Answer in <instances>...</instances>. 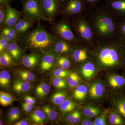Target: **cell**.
I'll list each match as a JSON object with an SVG mask.
<instances>
[{
	"label": "cell",
	"mask_w": 125,
	"mask_h": 125,
	"mask_svg": "<svg viewBox=\"0 0 125 125\" xmlns=\"http://www.w3.org/2000/svg\"><path fill=\"white\" fill-rule=\"evenodd\" d=\"M85 14L96 42H105L119 39L118 22L105 5L97 6Z\"/></svg>",
	"instance_id": "obj_1"
},
{
	"label": "cell",
	"mask_w": 125,
	"mask_h": 125,
	"mask_svg": "<svg viewBox=\"0 0 125 125\" xmlns=\"http://www.w3.org/2000/svg\"><path fill=\"white\" fill-rule=\"evenodd\" d=\"M90 48L93 59L100 66L125 68V58L120 39L96 42Z\"/></svg>",
	"instance_id": "obj_2"
},
{
	"label": "cell",
	"mask_w": 125,
	"mask_h": 125,
	"mask_svg": "<svg viewBox=\"0 0 125 125\" xmlns=\"http://www.w3.org/2000/svg\"><path fill=\"white\" fill-rule=\"evenodd\" d=\"M21 37L20 40H22L27 47L43 52L52 49L55 36L46 31L39 21L36 28Z\"/></svg>",
	"instance_id": "obj_3"
},
{
	"label": "cell",
	"mask_w": 125,
	"mask_h": 125,
	"mask_svg": "<svg viewBox=\"0 0 125 125\" xmlns=\"http://www.w3.org/2000/svg\"><path fill=\"white\" fill-rule=\"evenodd\" d=\"M70 25L81 43L88 48L96 42L92 28L85 13L79 14L69 19Z\"/></svg>",
	"instance_id": "obj_4"
},
{
	"label": "cell",
	"mask_w": 125,
	"mask_h": 125,
	"mask_svg": "<svg viewBox=\"0 0 125 125\" xmlns=\"http://www.w3.org/2000/svg\"><path fill=\"white\" fill-rule=\"evenodd\" d=\"M52 29L56 37L65 40L73 45L81 44L71 29L69 19L63 17L59 22L53 25Z\"/></svg>",
	"instance_id": "obj_5"
},
{
	"label": "cell",
	"mask_w": 125,
	"mask_h": 125,
	"mask_svg": "<svg viewBox=\"0 0 125 125\" xmlns=\"http://www.w3.org/2000/svg\"><path fill=\"white\" fill-rule=\"evenodd\" d=\"M23 18L33 23L45 21L42 10L41 0H21Z\"/></svg>",
	"instance_id": "obj_6"
},
{
	"label": "cell",
	"mask_w": 125,
	"mask_h": 125,
	"mask_svg": "<svg viewBox=\"0 0 125 125\" xmlns=\"http://www.w3.org/2000/svg\"><path fill=\"white\" fill-rule=\"evenodd\" d=\"M61 13L64 17L69 19L79 14L86 13L88 11L84 0H64L62 5Z\"/></svg>",
	"instance_id": "obj_7"
},
{
	"label": "cell",
	"mask_w": 125,
	"mask_h": 125,
	"mask_svg": "<svg viewBox=\"0 0 125 125\" xmlns=\"http://www.w3.org/2000/svg\"><path fill=\"white\" fill-rule=\"evenodd\" d=\"M42 10L45 21L52 23L61 13L62 5L58 0H41Z\"/></svg>",
	"instance_id": "obj_8"
},
{
	"label": "cell",
	"mask_w": 125,
	"mask_h": 125,
	"mask_svg": "<svg viewBox=\"0 0 125 125\" xmlns=\"http://www.w3.org/2000/svg\"><path fill=\"white\" fill-rule=\"evenodd\" d=\"M117 21L125 20V0H105V4Z\"/></svg>",
	"instance_id": "obj_9"
},
{
	"label": "cell",
	"mask_w": 125,
	"mask_h": 125,
	"mask_svg": "<svg viewBox=\"0 0 125 125\" xmlns=\"http://www.w3.org/2000/svg\"><path fill=\"white\" fill-rule=\"evenodd\" d=\"M20 19V12L9 4L6 7L5 16L1 29L5 27H14Z\"/></svg>",
	"instance_id": "obj_10"
},
{
	"label": "cell",
	"mask_w": 125,
	"mask_h": 125,
	"mask_svg": "<svg viewBox=\"0 0 125 125\" xmlns=\"http://www.w3.org/2000/svg\"><path fill=\"white\" fill-rule=\"evenodd\" d=\"M56 53L52 49L43 52L39 64L41 69L46 71L52 69L57 59Z\"/></svg>",
	"instance_id": "obj_11"
},
{
	"label": "cell",
	"mask_w": 125,
	"mask_h": 125,
	"mask_svg": "<svg viewBox=\"0 0 125 125\" xmlns=\"http://www.w3.org/2000/svg\"><path fill=\"white\" fill-rule=\"evenodd\" d=\"M73 45L55 36L52 49L57 54H67L71 52Z\"/></svg>",
	"instance_id": "obj_12"
},
{
	"label": "cell",
	"mask_w": 125,
	"mask_h": 125,
	"mask_svg": "<svg viewBox=\"0 0 125 125\" xmlns=\"http://www.w3.org/2000/svg\"><path fill=\"white\" fill-rule=\"evenodd\" d=\"M75 49L73 50L72 58L75 62H83L89 58V48L82 44L76 45Z\"/></svg>",
	"instance_id": "obj_13"
},
{
	"label": "cell",
	"mask_w": 125,
	"mask_h": 125,
	"mask_svg": "<svg viewBox=\"0 0 125 125\" xmlns=\"http://www.w3.org/2000/svg\"><path fill=\"white\" fill-rule=\"evenodd\" d=\"M6 51L10 54L13 60H19L22 54V50L17 42H10L7 45Z\"/></svg>",
	"instance_id": "obj_14"
},
{
	"label": "cell",
	"mask_w": 125,
	"mask_h": 125,
	"mask_svg": "<svg viewBox=\"0 0 125 125\" xmlns=\"http://www.w3.org/2000/svg\"><path fill=\"white\" fill-rule=\"evenodd\" d=\"M32 23L24 18L21 19L14 28L19 35L21 37L28 32V31L32 26Z\"/></svg>",
	"instance_id": "obj_15"
},
{
	"label": "cell",
	"mask_w": 125,
	"mask_h": 125,
	"mask_svg": "<svg viewBox=\"0 0 125 125\" xmlns=\"http://www.w3.org/2000/svg\"><path fill=\"white\" fill-rule=\"evenodd\" d=\"M108 80L109 85L114 88L122 89L125 87V76L112 75L109 76Z\"/></svg>",
	"instance_id": "obj_16"
},
{
	"label": "cell",
	"mask_w": 125,
	"mask_h": 125,
	"mask_svg": "<svg viewBox=\"0 0 125 125\" xmlns=\"http://www.w3.org/2000/svg\"><path fill=\"white\" fill-rule=\"evenodd\" d=\"M31 87L30 83L22 80L16 79L14 81L12 88L16 93H22L28 92Z\"/></svg>",
	"instance_id": "obj_17"
},
{
	"label": "cell",
	"mask_w": 125,
	"mask_h": 125,
	"mask_svg": "<svg viewBox=\"0 0 125 125\" xmlns=\"http://www.w3.org/2000/svg\"><path fill=\"white\" fill-rule=\"evenodd\" d=\"M104 90L103 85L101 83H93L90 87L89 92L90 96L93 98H99L102 96Z\"/></svg>",
	"instance_id": "obj_18"
},
{
	"label": "cell",
	"mask_w": 125,
	"mask_h": 125,
	"mask_svg": "<svg viewBox=\"0 0 125 125\" xmlns=\"http://www.w3.org/2000/svg\"><path fill=\"white\" fill-rule=\"evenodd\" d=\"M39 60V57L37 54L33 53L25 55L22 59L23 64L26 67L31 68L36 66Z\"/></svg>",
	"instance_id": "obj_19"
},
{
	"label": "cell",
	"mask_w": 125,
	"mask_h": 125,
	"mask_svg": "<svg viewBox=\"0 0 125 125\" xmlns=\"http://www.w3.org/2000/svg\"><path fill=\"white\" fill-rule=\"evenodd\" d=\"M51 87L49 84L42 82L39 84L35 90V94L39 98H44L50 92Z\"/></svg>",
	"instance_id": "obj_20"
},
{
	"label": "cell",
	"mask_w": 125,
	"mask_h": 125,
	"mask_svg": "<svg viewBox=\"0 0 125 125\" xmlns=\"http://www.w3.org/2000/svg\"><path fill=\"white\" fill-rule=\"evenodd\" d=\"M30 119L34 123L42 125L46 121V114L43 111L37 110L31 113L30 115Z\"/></svg>",
	"instance_id": "obj_21"
},
{
	"label": "cell",
	"mask_w": 125,
	"mask_h": 125,
	"mask_svg": "<svg viewBox=\"0 0 125 125\" xmlns=\"http://www.w3.org/2000/svg\"><path fill=\"white\" fill-rule=\"evenodd\" d=\"M95 67L92 62L88 61L84 63L81 68V73L84 77L86 78H91L95 71Z\"/></svg>",
	"instance_id": "obj_22"
},
{
	"label": "cell",
	"mask_w": 125,
	"mask_h": 125,
	"mask_svg": "<svg viewBox=\"0 0 125 125\" xmlns=\"http://www.w3.org/2000/svg\"><path fill=\"white\" fill-rule=\"evenodd\" d=\"M17 70V75L22 80L29 83H31L34 80L35 76L33 73L31 72L21 69Z\"/></svg>",
	"instance_id": "obj_23"
},
{
	"label": "cell",
	"mask_w": 125,
	"mask_h": 125,
	"mask_svg": "<svg viewBox=\"0 0 125 125\" xmlns=\"http://www.w3.org/2000/svg\"><path fill=\"white\" fill-rule=\"evenodd\" d=\"M88 89L85 85L81 84L78 85L73 92V97L75 99L82 100L87 95Z\"/></svg>",
	"instance_id": "obj_24"
},
{
	"label": "cell",
	"mask_w": 125,
	"mask_h": 125,
	"mask_svg": "<svg viewBox=\"0 0 125 125\" xmlns=\"http://www.w3.org/2000/svg\"><path fill=\"white\" fill-rule=\"evenodd\" d=\"M115 107L117 112L125 120V97L121 96L115 102Z\"/></svg>",
	"instance_id": "obj_25"
},
{
	"label": "cell",
	"mask_w": 125,
	"mask_h": 125,
	"mask_svg": "<svg viewBox=\"0 0 125 125\" xmlns=\"http://www.w3.org/2000/svg\"><path fill=\"white\" fill-rule=\"evenodd\" d=\"M15 99L10 94L5 92H0V104L3 106L10 105Z\"/></svg>",
	"instance_id": "obj_26"
},
{
	"label": "cell",
	"mask_w": 125,
	"mask_h": 125,
	"mask_svg": "<svg viewBox=\"0 0 125 125\" xmlns=\"http://www.w3.org/2000/svg\"><path fill=\"white\" fill-rule=\"evenodd\" d=\"M109 123L111 125H125V120L118 113H112L109 116Z\"/></svg>",
	"instance_id": "obj_27"
},
{
	"label": "cell",
	"mask_w": 125,
	"mask_h": 125,
	"mask_svg": "<svg viewBox=\"0 0 125 125\" xmlns=\"http://www.w3.org/2000/svg\"><path fill=\"white\" fill-rule=\"evenodd\" d=\"M76 107L75 104L69 99H65L60 105L61 111L63 113H67L73 111Z\"/></svg>",
	"instance_id": "obj_28"
},
{
	"label": "cell",
	"mask_w": 125,
	"mask_h": 125,
	"mask_svg": "<svg viewBox=\"0 0 125 125\" xmlns=\"http://www.w3.org/2000/svg\"><path fill=\"white\" fill-rule=\"evenodd\" d=\"M67 96L66 93L62 91L56 92L53 94L51 98L52 103L56 105H60Z\"/></svg>",
	"instance_id": "obj_29"
},
{
	"label": "cell",
	"mask_w": 125,
	"mask_h": 125,
	"mask_svg": "<svg viewBox=\"0 0 125 125\" xmlns=\"http://www.w3.org/2000/svg\"><path fill=\"white\" fill-rule=\"evenodd\" d=\"M0 53V64L1 65L7 66L14 63L13 58L7 51H4Z\"/></svg>",
	"instance_id": "obj_30"
},
{
	"label": "cell",
	"mask_w": 125,
	"mask_h": 125,
	"mask_svg": "<svg viewBox=\"0 0 125 125\" xmlns=\"http://www.w3.org/2000/svg\"><path fill=\"white\" fill-rule=\"evenodd\" d=\"M100 112V109L91 105L86 107L83 110V113L84 115L90 117H93L97 116Z\"/></svg>",
	"instance_id": "obj_31"
},
{
	"label": "cell",
	"mask_w": 125,
	"mask_h": 125,
	"mask_svg": "<svg viewBox=\"0 0 125 125\" xmlns=\"http://www.w3.org/2000/svg\"><path fill=\"white\" fill-rule=\"evenodd\" d=\"M81 78L78 74L75 72H73L68 76L67 82L71 88H74L77 86Z\"/></svg>",
	"instance_id": "obj_32"
},
{
	"label": "cell",
	"mask_w": 125,
	"mask_h": 125,
	"mask_svg": "<svg viewBox=\"0 0 125 125\" xmlns=\"http://www.w3.org/2000/svg\"><path fill=\"white\" fill-rule=\"evenodd\" d=\"M43 111L48 117L50 120H55L58 116L57 112L49 106H45L42 108Z\"/></svg>",
	"instance_id": "obj_33"
},
{
	"label": "cell",
	"mask_w": 125,
	"mask_h": 125,
	"mask_svg": "<svg viewBox=\"0 0 125 125\" xmlns=\"http://www.w3.org/2000/svg\"><path fill=\"white\" fill-rule=\"evenodd\" d=\"M10 75L9 72L3 70L0 73V84L2 87L9 85L10 80Z\"/></svg>",
	"instance_id": "obj_34"
},
{
	"label": "cell",
	"mask_w": 125,
	"mask_h": 125,
	"mask_svg": "<svg viewBox=\"0 0 125 125\" xmlns=\"http://www.w3.org/2000/svg\"><path fill=\"white\" fill-rule=\"evenodd\" d=\"M20 117V111L18 108H11L9 112L8 119L10 122H13L18 120Z\"/></svg>",
	"instance_id": "obj_35"
},
{
	"label": "cell",
	"mask_w": 125,
	"mask_h": 125,
	"mask_svg": "<svg viewBox=\"0 0 125 125\" xmlns=\"http://www.w3.org/2000/svg\"><path fill=\"white\" fill-rule=\"evenodd\" d=\"M57 64L66 70L69 68L71 62L69 59L67 57L64 56H60L57 58Z\"/></svg>",
	"instance_id": "obj_36"
},
{
	"label": "cell",
	"mask_w": 125,
	"mask_h": 125,
	"mask_svg": "<svg viewBox=\"0 0 125 125\" xmlns=\"http://www.w3.org/2000/svg\"><path fill=\"white\" fill-rule=\"evenodd\" d=\"M118 33L119 39L125 40V20L118 22Z\"/></svg>",
	"instance_id": "obj_37"
},
{
	"label": "cell",
	"mask_w": 125,
	"mask_h": 125,
	"mask_svg": "<svg viewBox=\"0 0 125 125\" xmlns=\"http://www.w3.org/2000/svg\"><path fill=\"white\" fill-rule=\"evenodd\" d=\"M52 83L54 87L59 89H62L66 88L67 83L62 78L56 77L53 79Z\"/></svg>",
	"instance_id": "obj_38"
},
{
	"label": "cell",
	"mask_w": 125,
	"mask_h": 125,
	"mask_svg": "<svg viewBox=\"0 0 125 125\" xmlns=\"http://www.w3.org/2000/svg\"><path fill=\"white\" fill-rule=\"evenodd\" d=\"M69 75V73L68 72L61 67L56 69L54 72V76L59 78H67Z\"/></svg>",
	"instance_id": "obj_39"
},
{
	"label": "cell",
	"mask_w": 125,
	"mask_h": 125,
	"mask_svg": "<svg viewBox=\"0 0 125 125\" xmlns=\"http://www.w3.org/2000/svg\"><path fill=\"white\" fill-rule=\"evenodd\" d=\"M86 3L88 11L98 6L103 0H84Z\"/></svg>",
	"instance_id": "obj_40"
},
{
	"label": "cell",
	"mask_w": 125,
	"mask_h": 125,
	"mask_svg": "<svg viewBox=\"0 0 125 125\" xmlns=\"http://www.w3.org/2000/svg\"><path fill=\"white\" fill-rule=\"evenodd\" d=\"M1 34L5 37L10 42H17L19 40V39L7 31L5 28L1 29Z\"/></svg>",
	"instance_id": "obj_41"
},
{
	"label": "cell",
	"mask_w": 125,
	"mask_h": 125,
	"mask_svg": "<svg viewBox=\"0 0 125 125\" xmlns=\"http://www.w3.org/2000/svg\"><path fill=\"white\" fill-rule=\"evenodd\" d=\"M10 41L3 35L0 34V52L1 53L6 50Z\"/></svg>",
	"instance_id": "obj_42"
},
{
	"label": "cell",
	"mask_w": 125,
	"mask_h": 125,
	"mask_svg": "<svg viewBox=\"0 0 125 125\" xmlns=\"http://www.w3.org/2000/svg\"><path fill=\"white\" fill-rule=\"evenodd\" d=\"M106 112L101 114L100 116L95 119L93 123L94 125H106Z\"/></svg>",
	"instance_id": "obj_43"
},
{
	"label": "cell",
	"mask_w": 125,
	"mask_h": 125,
	"mask_svg": "<svg viewBox=\"0 0 125 125\" xmlns=\"http://www.w3.org/2000/svg\"><path fill=\"white\" fill-rule=\"evenodd\" d=\"M6 11V7L0 6V29L2 27V24L4 20Z\"/></svg>",
	"instance_id": "obj_44"
},
{
	"label": "cell",
	"mask_w": 125,
	"mask_h": 125,
	"mask_svg": "<svg viewBox=\"0 0 125 125\" xmlns=\"http://www.w3.org/2000/svg\"><path fill=\"white\" fill-rule=\"evenodd\" d=\"M24 99L26 102L29 103L33 105L35 104L36 102V100L34 98L28 95H25L24 97Z\"/></svg>",
	"instance_id": "obj_45"
},
{
	"label": "cell",
	"mask_w": 125,
	"mask_h": 125,
	"mask_svg": "<svg viewBox=\"0 0 125 125\" xmlns=\"http://www.w3.org/2000/svg\"><path fill=\"white\" fill-rule=\"evenodd\" d=\"M67 119L71 123H76L75 120V112H73L67 116Z\"/></svg>",
	"instance_id": "obj_46"
},
{
	"label": "cell",
	"mask_w": 125,
	"mask_h": 125,
	"mask_svg": "<svg viewBox=\"0 0 125 125\" xmlns=\"http://www.w3.org/2000/svg\"><path fill=\"white\" fill-rule=\"evenodd\" d=\"M14 125H29V123L27 121L23 120L16 122L14 123Z\"/></svg>",
	"instance_id": "obj_47"
},
{
	"label": "cell",
	"mask_w": 125,
	"mask_h": 125,
	"mask_svg": "<svg viewBox=\"0 0 125 125\" xmlns=\"http://www.w3.org/2000/svg\"><path fill=\"white\" fill-rule=\"evenodd\" d=\"M9 4V0H0V6L6 7Z\"/></svg>",
	"instance_id": "obj_48"
},
{
	"label": "cell",
	"mask_w": 125,
	"mask_h": 125,
	"mask_svg": "<svg viewBox=\"0 0 125 125\" xmlns=\"http://www.w3.org/2000/svg\"><path fill=\"white\" fill-rule=\"evenodd\" d=\"M75 120L76 123H78L79 122L81 119V117L80 113L78 111H75Z\"/></svg>",
	"instance_id": "obj_49"
},
{
	"label": "cell",
	"mask_w": 125,
	"mask_h": 125,
	"mask_svg": "<svg viewBox=\"0 0 125 125\" xmlns=\"http://www.w3.org/2000/svg\"><path fill=\"white\" fill-rule=\"evenodd\" d=\"M81 125H93V123L92 121L88 119H85L81 122Z\"/></svg>",
	"instance_id": "obj_50"
},
{
	"label": "cell",
	"mask_w": 125,
	"mask_h": 125,
	"mask_svg": "<svg viewBox=\"0 0 125 125\" xmlns=\"http://www.w3.org/2000/svg\"><path fill=\"white\" fill-rule=\"evenodd\" d=\"M22 105L25 106L26 107H28V108L31 109V111L32 110L33 108V104H31L29 103L25 102L23 103L22 104Z\"/></svg>",
	"instance_id": "obj_51"
},
{
	"label": "cell",
	"mask_w": 125,
	"mask_h": 125,
	"mask_svg": "<svg viewBox=\"0 0 125 125\" xmlns=\"http://www.w3.org/2000/svg\"><path fill=\"white\" fill-rule=\"evenodd\" d=\"M121 41V42L122 45V49H123V54H124L125 58V40Z\"/></svg>",
	"instance_id": "obj_52"
},
{
	"label": "cell",
	"mask_w": 125,
	"mask_h": 125,
	"mask_svg": "<svg viewBox=\"0 0 125 125\" xmlns=\"http://www.w3.org/2000/svg\"><path fill=\"white\" fill-rule=\"evenodd\" d=\"M22 106L23 110L24 111H25L27 112H29L31 111V109L28 108V107H26L25 106L22 105Z\"/></svg>",
	"instance_id": "obj_53"
},
{
	"label": "cell",
	"mask_w": 125,
	"mask_h": 125,
	"mask_svg": "<svg viewBox=\"0 0 125 125\" xmlns=\"http://www.w3.org/2000/svg\"><path fill=\"white\" fill-rule=\"evenodd\" d=\"M58 0L59 1V2H60V4L62 5L64 0Z\"/></svg>",
	"instance_id": "obj_54"
},
{
	"label": "cell",
	"mask_w": 125,
	"mask_h": 125,
	"mask_svg": "<svg viewBox=\"0 0 125 125\" xmlns=\"http://www.w3.org/2000/svg\"><path fill=\"white\" fill-rule=\"evenodd\" d=\"M15 0H9V3H10V2H12V1H13Z\"/></svg>",
	"instance_id": "obj_55"
},
{
	"label": "cell",
	"mask_w": 125,
	"mask_h": 125,
	"mask_svg": "<svg viewBox=\"0 0 125 125\" xmlns=\"http://www.w3.org/2000/svg\"><path fill=\"white\" fill-rule=\"evenodd\" d=\"M0 125H3V123H2V121H1V120H0Z\"/></svg>",
	"instance_id": "obj_56"
}]
</instances>
